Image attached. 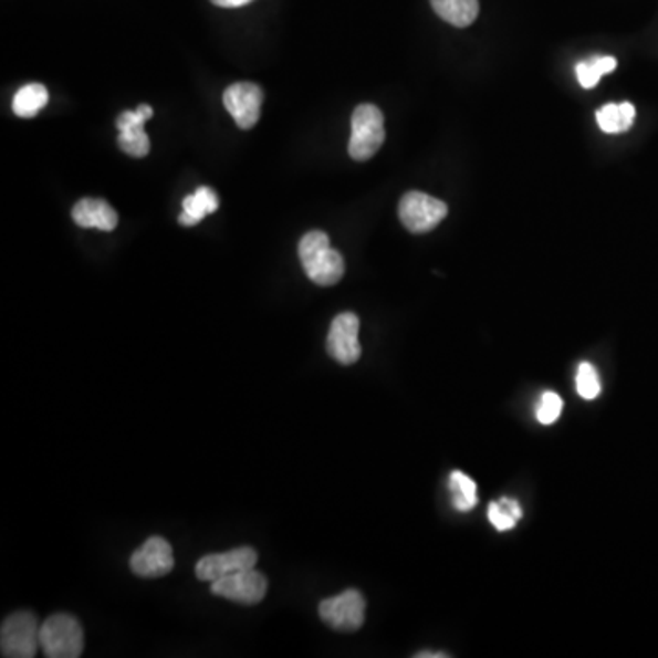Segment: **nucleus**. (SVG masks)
Returning a JSON list of instances; mask_svg holds the SVG:
<instances>
[{"label":"nucleus","mask_w":658,"mask_h":658,"mask_svg":"<svg viewBox=\"0 0 658 658\" xmlns=\"http://www.w3.org/2000/svg\"><path fill=\"white\" fill-rule=\"evenodd\" d=\"M299 257L307 279L322 288L341 282L346 271L343 254L332 248L326 232L311 231L304 234L299 243Z\"/></svg>","instance_id":"1"},{"label":"nucleus","mask_w":658,"mask_h":658,"mask_svg":"<svg viewBox=\"0 0 658 658\" xmlns=\"http://www.w3.org/2000/svg\"><path fill=\"white\" fill-rule=\"evenodd\" d=\"M41 649L48 658H77L85 649V633L75 616L58 613L41 624Z\"/></svg>","instance_id":"2"},{"label":"nucleus","mask_w":658,"mask_h":658,"mask_svg":"<svg viewBox=\"0 0 658 658\" xmlns=\"http://www.w3.org/2000/svg\"><path fill=\"white\" fill-rule=\"evenodd\" d=\"M41 649V622L32 612L11 613L0 627V654L4 658H33Z\"/></svg>","instance_id":"3"},{"label":"nucleus","mask_w":658,"mask_h":658,"mask_svg":"<svg viewBox=\"0 0 658 658\" xmlns=\"http://www.w3.org/2000/svg\"><path fill=\"white\" fill-rule=\"evenodd\" d=\"M385 116L375 105H358L352 116L348 153L355 161H366L385 143Z\"/></svg>","instance_id":"4"},{"label":"nucleus","mask_w":658,"mask_h":658,"mask_svg":"<svg viewBox=\"0 0 658 658\" xmlns=\"http://www.w3.org/2000/svg\"><path fill=\"white\" fill-rule=\"evenodd\" d=\"M447 215L448 206L445 201L419 190L406 192L399 201L400 223L414 234L432 231L447 218Z\"/></svg>","instance_id":"5"},{"label":"nucleus","mask_w":658,"mask_h":658,"mask_svg":"<svg viewBox=\"0 0 658 658\" xmlns=\"http://www.w3.org/2000/svg\"><path fill=\"white\" fill-rule=\"evenodd\" d=\"M318 615L326 626L335 631H358L366 616V600L361 591L348 589L341 595L326 598L318 606Z\"/></svg>","instance_id":"6"},{"label":"nucleus","mask_w":658,"mask_h":658,"mask_svg":"<svg viewBox=\"0 0 658 658\" xmlns=\"http://www.w3.org/2000/svg\"><path fill=\"white\" fill-rule=\"evenodd\" d=\"M211 593L227 598V600L242 604V606H254L265 598L268 578L257 571V567L240 571V573L229 574L217 582H211Z\"/></svg>","instance_id":"7"},{"label":"nucleus","mask_w":658,"mask_h":658,"mask_svg":"<svg viewBox=\"0 0 658 658\" xmlns=\"http://www.w3.org/2000/svg\"><path fill=\"white\" fill-rule=\"evenodd\" d=\"M358 327H361L358 316L349 311L333 318L332 327L327 333L326 348L338 364L349 366L361 358L363 348L358 343Z\"/></svg>","instance_id":"8"},{"label":"nucleus","mask_w":658,"mask_h":658,"mask_svg":"<svg viewBox=\"0 0 658 658\" xmlns=\"http://www.w3.org/2000/svg\"><path fill=\"white\" fill-rule=\"evenodd\" d=\"M257 562H259V553L253 547H238L227 553L207 554L198 560L195 571L201 582H217L229 574L253 570L257 567Z\"/></svg>","instance_id":"9"},{"label":"nucleus","mask_w":658,"mask_h":658,"mask_svg":"<svg viewBox=\"0 0 658 658\" xmlns=\"http://www.w3.org/2000/svg\"><path fill=\"white\" fill-rule=\"evenodd\" d=\"M130 570L142 578H161L175 570L170 543L161 536L148 537L130 556Z\"/></svg>","instance_id":"10"},{"label":"nucleus","mask_w":658,"mask_h":658,"mask_svg":"<svg viewBox=\"0 0 658 658\" xmlns=\"http://www.w3.org/2000/svg\"><path fill=\"white\" fill-rule=\"evenodd\" d=\"M263 92L254 83H234L223 92V105L242 130L253 128L260 119Z\"/></svg>","instance_id":"11"},{"label":"nucleus","mask_w":658,"mask_h":658,"mask_svg":"<svg viewBox=\"0 0 658 658\" xmlns=\"http://www.w3.org/2000/svg\"><path fill=\"white\" fill-rule=\"evenodd\" d=\"M154 116V111L148 105H139L134 112H123L117 117L119 128V148L132 158H145L150 150V139L145 132V123Z\"/></svg>","instance_id":"12"},{"label":"nucleus","mask_w":658,"mask_h":658,"mask_svg":"<svg viewBox=\"0 0 658 658\" xmlns=\"http://www.w3.org/2000/svg\"><path fill=\"white\" fill-rule=\"evenodd\" d=\"M72 218L83 229H100L111 232L117 227V212L108 201L101 198H83L72 209Z\"/></svg>","instance_id":"13"},{"label":"nucleus","mask_w":658,"mask_h":658,"mask_svg":"<svg viewBox=\"0 0 658 658\" xmlns=\"http://www.w3.org/2000/svg\"><path fill=\"white\" fill-rule=\"evenodd\" d=\"M220 200L211 187H200V189L187 196L184 200V211L179 215V226H198L203 218L218 211Z\"/></svg>","instance_id":"14"},{"label":"nucleus","mask_w":658,"mask_h":658,"mask_svg":"<svg viewBox=\"0 0 658 658\" xmlns=\"http://www.w3.org/2000/svg\"><path fill=\"white\" fill-rule=\"evenodd\" d=\"M430 4L442 21L456 28L470 27L480 13L478 0H430Z\"/></svg>","instance_id":"15"},{"label":"nucleus","mask_w":658,"mask_h":658,"mask_svg":"<svg viewBox=\"0 0 658 658\" xmlns=\"http://www.w3.org/2000/svg\"><path fill=\"white\" fill-rule=\"evenodd\" d=\"M635 116H637V112L631 103H620V105L609 103L596 112V122H598V127L607 134H622L633 127Z\"/></svg>","instance_id":"16"},{"label":"nucleus","mask_w":658,"mask_h":658,"mask_svg":"<svg viewBox=\"0 0 658 658\" xmlns=\"http://www.w3.org/2000/svg\"><path fill=\"white\" fill-rule=\"evenodd\" d=\"M48 103L46 86L41 83H30L22 86L13 97V112L22 119H32L43 111Z\"/></svg>","instance_id":"17"},{"label":"nucleus","mask_w":658,"mask_h":658,"mask_svg":"<svg viewBox=\"0 0 658 658\" xmlns=\"http://www.w3.org/2000/svg\"><path fill=\"white\" fill-rule=\"evenodd\" d=\"M450 492H452L453 506L461 512H469L478 505V487L469 476L463 472H452L448 481Z\"/></svg>","instance_id":"18"},{"label":"nucleus","mask_w":658,"mask_h":658,"mask_svg":"<svg viewBox=\"0 0 658 658\" xmlns=\"http://www.w3.org/2000/svg\"><path fill=\"white\" fill-rule=\"evenodd\" d=\"M523 509L516 500L503 498L489 506V520L498 531H511L522 520Z\"/></svg>","instance_id":"19"},{"label":"nucleus","mask_w":658,"mask_h":658,"mask_svg":"<svg viewBox=\"0 0 658 658\" xmlns=\"http://www.w3.org/2000/svg\"><path fill=\"white\" fill-rule=\"evenodd\" d=\"M616 69L615 58H591L576 64V75L584 88H595L602 75L612 74Z\"/></svg>","instance_id":"20"},{"label":"nucleus","mask_w":658,"mask_h":658,"mask_svg":"<svg viewBox=\"0 0 658 658\" xmlns=\"http://www.w3.org/2000/svg\"><path fill=\"white\" fill-rule=\"evenodd\" d=\"M576 390L579 397L585 400H593L600 395V377L595 366L589 363H582L576 372Z\"/></svg>","instance_id":"21"},{"label":"nucleus","mask_w":658,"mask_h":658,"mask_svg":"<svg viewBox=\"0 0 658 658\" xmlns=\"http://www.w3.org/2000/svg\"><path fill=\"white\" fill-rule=\"evenodd\" d=\"M562 408H564L562 397L554 394V391H545L542 399H540V406H537V421L542 422V425H553V422L558 421Z\"/></svg>","instance_id":"22"},{"label":"nucleus","mask_w":658,"mask_h":658,"mask_svg":"<svg viewBox=\"0 0 658 658\" xmlns=\"http://www.w3.org/2000/svg\"><path fill=\"white\" fill-rule=\"evenodd\" d=\"M212 4L220 6V8H242L248 6L253 0H211Z\"/></svg>","instance_id":"23"},{"label":"nucleus","mask_w":658,"mask_h":658,"mask_svg":"<svg viewBox=\"0 0 658 658\" xmlns=\"http://www.w3.org/2000/svg\"><path fill=\"white\" fill-rule=\"evenodd\" d=\"M448 655L447 654H434V651H430V654H427V651H421V654H417L416 658H447Z\"/></svg>","instance_id":"24"}]
</instances>
